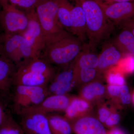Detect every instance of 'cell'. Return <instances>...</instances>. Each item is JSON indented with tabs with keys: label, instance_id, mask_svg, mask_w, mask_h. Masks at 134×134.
<instances>
[{
	"label": "cell",
	"instance_id": "20",
	"mask_svg": "<svg viewBox=\"0 0 134 134\" xmlns=\"http://www.w3.org/2000/svg\"><path fill=\"white\" fill-rule=\"evenodd\" d=\"M50 129L53 134H72V124L65 117L56 114L47 115Z\"/></svg>",
	"mask_w": 134,
	"mask_h": 134
},
{
	"label": "cell",
	"instance_id": "18",
	"mask_svg": "<svg viewBox=\"0 0 134 134\" xmlns=\"http://www.w3.org/2000/svg\"><path fill=\"white\" fill-rule=\"evenodd\" d=\"M98 64V55L87 48L85 44L74 60V70L84 68H96Z\"/></svg>",
	"mask_w": 134,
	"mask_h": 134
},
{
	"label": "cell",
	"instance_id": "13",
	"mask_svg": "<svg viewBox=\"0 0 134 134\" xmlns=\"http://www.w3.org/2000/svg\"><path fill=\"white\" fill-rule=\"evenodd\" d=\"M75 134H107L104 125L96 116L90 114L71 122Z\"/></svg>",
	"mask_w": 134,
	"mask_h": 134
},
{
	"label": "cell",
	"instance_id": "30",
	"mask_svg": "<svg viewBox=\"0 0 134 134\" xmlns=\"http://www.w3.org/2000/svg\"><path fill=\"white\" fill-rule=\"evenodd\" d=\"M131 97L129 92V89L126 85L121 86L120 95L119 103L123 105H128L131 101Z\"/></svg>",
	"mask_w": 134,
	"mask_h": 134
},
{
	"label": "cell",
	"instance_id": "26",
	"mask_svg": "<svg viewBox=\"0 0 134 134\" xmlns=\"http://www.w3.org/2000/svg\"><path fill=\"white\" fill-rule=\"evenodd\" d=\"M97 105L96 117L104 125L113 110L116 108V107L111 104L109 106L108 104L104 103V101Z\"/></svg>",
	"mask_w": 134,
	"mask_h": 134
},
{
	"label": "cell",
	"instance_id": "5",
	"mask_svg": "<svg viewBox=\"0 0 134 134\" xmlns=\"http://www.w3.org/2000/svg\"><path fill=\"white\" fill-rule=\"evenodd\" d=\"M56 1L58 6V18L63 27L84 43L87 37V29L82 8L76 3L75 5L73 6L68 0Z\"/></svg>",
	"mask_w": 134,
	"mask_h": 134
},
{
	"label": "cell",
	"instance_id": "17",
	"mask_svg": "<svg viewBox=\"0 0 134 134\" xmlns=\"http://www.w3.org/2000/svg\"><path fill=\"white\" fill-rule=\"evenodd\" d=\"M16 70L15 64L0 53V90L6 91L9 89Z\"/></svg>",
	"mask_w": 134,
	"mask_h": 134
},
{
	"label": "cell",
	"instance_id": "36",
	"mask_svg": "<svg viewBox=\"0 0 134 134\" xmlns=\"http://www.w3.org/2000/svg\"><path fill=\"white\" fill-rule=\"evenodd\" d=\"M132 100H133V103L134 104V91L133 92V96H132Z\"/></svg>",
	"mask_w": 134,
	"mask_h": 134
},
{
	"label": "cell",
	"instance_id": "2",
	"mask_svg": "<svg viewBox=\"0 0 134 134\" xmlns=\"http://www.w3.org/2000/svg\"><path fill=\"white\" fill-rule=\"evenodd\" d=\"M56 72L52 65L41 58L25 60L16 67L12 82L16 86H47Z\"/></svg>",
	"mask_w": 134,
	"mask_h": 134
},
{
	"label": "cell",
	"instance_id": "37",
	"mask_svg": "<svg viewBox=\"0 0 134 134\" xmlns=\"http://www.w3.org/2000/svg\"><path fill=\"white\" fill-rule=\"evenodd\" d=\"M3 0H0V3L1 5H2L3 2Z\"/></svg>",
	"mask_w": 134,
	"mask_h": 134
},
{
	"label": "cell",
	"instance_id": "28",
	"mask_svg": "<svg viewBox=\"0 0 134 134\" xmlns=\"http://www.w3.org/2000/svg\"><path fill=\"white\" fill-rule=\"evenodd\" d=\"M40 0H9L11 5L25 10V12L35 9Z\"/></svg>",
	"mask_w": 134,
	"mask_h": 134
},
{
	"label": "cell",
	"instance_id": "3",
	"mask_svg": "<svg viewBox=\"0 0 134 134\" xmlns=\"http://www.w3.org/2000/svg\"><path fill=\"white\" fill-rule=\"evenodd\" d=\"M84 43L72 34L47 43L41 58L53 65L62 67L73 62L82 49Z\"/></svg>",
	"mask_w": 134,
	"mask_h": 134
},
{
	"label": "cell",
	"instance_id": "27",
	"mask_svg": "<svg viewBox=\"0 0 134 134\" xmlns=\"http://www.w3.org/2000/svg\"><path fill=\"white\" fill-rule=\"evenodd\" d=\"M134 55L129 54L121 58L115 65L123 74H132L134 72Z\"/></svg>",
	"mask_w": 134,
	"mask_h": 134
},
{
	"label": "cell",
	"instance_id": "29",
	"mask_svg": "<svg viewBox=\"0 0 134 134\" xmlns=\"http://www.w3.org/2000/svg\"><path fill=\"white\" fill-rule=\"evenodd\" d=\"M120 117L119 113L116 111V108L113 110L105 122L104 123V126L110 129L116 127V126L119 123Z\"/></svg>",
	"mask_w": 134,
	"mask_h": 134
},
{
	"label": "cell",
	"instance_id": "35",
	"mask_svg": "<svg viewBox=\"0 0 134 134\" xmlns=\"http://www.w3.org/2000/svg\"><path fill=\"white\" fill-rule=\"evenodd\" d=\"M9 2V0H3V2L2 4V6L3 5H6V4L8 3V2Z\"/></svg>",
	"mask_w": 134,
	"mask_h": 134
},
{
	"label": "cell",
	"instance_id": "4",
	"mask_svg": "<svg viewBox=\"0 0 134 134\" xmlns=\"http://www.w3.org/2000/svg\"><path fill=\"white\" fill-rule=\"evenodd\" d=\"M34 9L46 44L58 41L71 35L63 27L59 21L56 0H40Z\"/></svg>",
	"mask_w": 134,
	"mask_h": 134
},
{
	"label": "cell",
	"instance_id": "21",
	"mask_svg": "<svg viewBox=\"0 0 134 134\" xmlns=\"http://www.w3.org/2000/svg\"><path fill=\"white\" fill-rule=\"evenodd\" d=\"M112 42L121 53L134 55V36L129 31L122 29Z\"/></svg>",
	"mask_w": 134,
	"mask_h": 134
},
{
	"label": "cell",
	"instance_id": "6",
	"mask_svg": "<svg viewBox=\"0 0 134 134\" xmlns=\"http://www.w3.org/2000/svg\"><path fill=\"white\" fill-rule=\"evenodd\" d=\"M0 53L13 63L16 67L25 60L39 58L21 34L4 33L2 35Z\"/></svg>",
	"mask_w": 134,
	"mask_h": 134
},
{
	"label": "cell",
	"instance_id": "32",
	"mask_svg": "<svg viewBox=\"0 0 134 134\" xmlns=\"http://www.w3.org/2000/svg\"><path fill=\"white\" fill-rule=\"evenodd\" d=\"M101 4L104 5H110L116 3L133 1L134 0H97Z\"/></svg>",
	"mask_w": 134,
	"mask_h": 134
},
{
	"label": "cell",
	"instance_id": "14",
	"mask_svg": "<svg viewBox=\"0 0 134 134\" xmlns=\"http://www.w3.org/2000/svg\"><path fill=\"white\" fill-rule=\"evenodd\" d=\"M122 54L112 42L104 44L101 53L98 55L97 69L99 74L104 76L107 70L117 65L122 58Z\"/></svg>",
	"mask_w": 134,
	"mask_h": 134
},
{
	"label": "cell",
	"instance_id": "31",
	"mask_svg": "<svg viewBox=\"0 0 134 134\" xmlns=\"http://www.w3.org/2000/svg\"><path fill=\"white\" fill-rule=\"evenodd\" d=\"M118 25L122 29L129 31L134 36V17L121 23Z\"/></svg>",
	"mask_w": 134,
	"mask_h": 134
},
{
	"label": "cell",
	"instance_id": "11",
	"mask_svg": "<svg viewBox=\"0 0 134 134\" xmlns=\"http://www.w3.org/2000/svg\"><path fill=\"white\" fill-rule=\"evenodd\" d=\"M20 125L25 134H53L47 115L33 113L21 115Z\"/></svg>",
	"mask_w": 134,
	"mask_h": 134
},
{
	"label": "cell",
	"instance_id": "23",
	"mask_svg": "<svg viewBox=\"0 0 134 134\" xmlns=\"http://www.w3.org/2000/svg\"><path fill=\"white\" fill-rule=\"evenodd\" d=\"M47 91V86L18 85L16 86V90L15 92V103L34 93L44 92Z\"/></svg>",
	"mask_w": 134,
	"mask_h": 134
},
{
	"label": "cell",
	"instance_id": "34",
	"mask_svg": "<svg viewBox=\"0 0 134 134\" xmlns=\"http://www.w3.org/2000/svg\"><path fill=\"white\" fill-rule=\"evenodd\" d=\"M107 134H126L124 131L119 128L115 127L110 129L109 131L107 132Z\"/></svg>",
	"mask_w": 134,
	"mask_h": 134
},
{
	"label": "cell",
	"instance_id": "10",
	"mask_svg": "<svg viewBox=\"0 0 134 134\" xmlns=\"http://www.w3.org/2000/svg\"><path fill=\"white\" fill-rule=\"evenodd\" d=\"M73 96L67 95L49 96L38 104L21 110L18 113L20 115L33 113L47 115L54 112H65Z\"/></svg>",
	"mask_w": 134,
	"mask_h": 134
},
{
	"label": "cell",
	"instance_id": "9",
	"mask_svg": "<svg viewBox=\"0 0 134 134\" xmlns=\"http://www.w3.org/2000/svg\"><path fill=\"white\" fill-rule=\"evenodd\" d=\"M74 61L69 65L62 67L56 72L47 85L49 96L65 95L76 87L74 79Z\"/></svg>",
	"mask_w": 134,
	"mask_h": 134
},
{
	"label": "cell",
	"instance_id": "15",
	"mask_svg": "<svg viewBox=\"0 0 134 134\" xmlns=\"http://www.w3.org/2000/svg\"><path fill=\"white\" fill-rule=\"evenodd\" d=\"M93 105L79 96H73L65 111V117L70 122L83 116L92 114Z\"/></svg>",
	"mask_w": 134,
	"mask_h": 134
},
{
	"label": "cell",
	"instance_id": "12",
	"mask_svg": "<svg viewBox=\"0 0 134 134\" xmlns=\"http://www.w3.org/2000/svg\"><path fill=\"white\" fill-rule=\"evenodd\" d=\"M101 5L106 16L116 25L134 17V1Z\"/></svg>",
	"mask_w": 134,
	"mask_h": 134
},
{
	"label": "cell",
	"instance_id": "38",
	"mask_svg": "<svg viewBox=\"0 0 134 134\" xmlns=\"http://www.w3.org/2000/svg\"><path fill=\"white\" fill-rule=\"evenodd\" d=\"M2 35H0V45H1V38Z\"/></svg>",
	"mask_w": 134,
	"mask_h": 134
},
{
	"label": "cell",
	"instance_id": "7",
	"mask_svg": "<svg viewBox=\"0 0 134 134\" xmlns=\"http://www.w3.org/2000/svg\"><path fill=\"white\" fill-rule=\"evenodd\" d=\"M0 24L6 34H21L26 30L29 19L25 12L8 3L2 6Z\"/></svg>",
	"mask_w": 134,
	"mask_h": 134
},
{
	"label": "cell",
	"instance_id": "25",
	"mask_svg": "<svg viewBox=\"0 0 134 134\" xmlns=\"http://www.w3.org/2000/svg\"><path fill=\"white\" fill-rule=\"evenodd\" d=\"M21 125L12 119L7 117L5 122L0 127V134H24Z\"/></svg>",
	"mask_w": 134,
	"mask_h": 134
},
{
	"label": "cell",
	"instance_id": "22",
	"mask_svg": "<svg viewBox=\"0 0 134 134\" xmlns=\"http://www.w3.org/2000/svg\"><path fill=\"white\" fill-rule=\"evenodd\" d=\"M49 96L48 91L34 93L15 103L18 113L21 110L38 104Z\"/></svg>",
	"mask_w": 134,
	"mask_h": 134
},
{
	"label": "cell",
	"instance_id": "16",
	"mask_svg": "<svg viewBox=\"0 0 134 134\" xmlns=\"http://www.w3.org/2000/svg\"><path fill=\"white\" fill-rule=\"evenodd\" d=\"M101 81H95L81 86L79 97L93 105L103 102L107 96L106 88Z\"/></svg>",
	"mask_w": 134,
	"mask_h": 134
},
{
	"label": "cell",
	"instance_id": "8",
	"mask_svg": "<svg viewBox=\"0 0 134 134\" xmlns=\"http://www.w3.org/2000/svg\"><path fill=\"white\" fill-rule=\"evenodd\" d=\"M25 13L29 22L26 30L21 34L28 41L37 56L41 58L46 44L43 31L35 9Z\"/></svg>",
	"mask_w": 134,
	"mask_h": 134
},
{
	"label": "cell",
	"instance_id": "33",
	"mask_svg": "<svg viewBox=\"0 0 134 134\" xmlns=\"http://www.w3.org/2000/svg\"><path fill=\"white\" fill-rule=\"evenodd\" d=\"M7 118V117L5 116L2 106L0 104V127L3 125Z\"/></svg>",
	"mask_w": 134,
	"mask_h": 134
},
{
	"label": "cell",
	"instance_id": "24",
	"mask_svg": "<svg viewBox=\"0 0 134 134\" xmlns=\"http://www.w3.org/2000/svg\"><path fill=\"white\" fill-rule=\"evenodd\" d=\"M124 75L116 66H114L105 73L104 77L108 84L122 86L125 85Z\"/></svg>",
	"mask_w": 134,
	"mask_h": 134
},
{
	"label": "cell",
	"instance_id": "1",
	"mask_svg": "<svg viewBox=\"0 0 134 134\" xmlns=\"http://www.w3.org/2000/svg\"><path fill=\"white\" fill-rule=\"evenodd\" d=\"M81 7L86 19L87 48L92 51L102 41L108 38L114 30V25L106 16L97 0H75Z\"/></svg>",
	"mask_w": 134,
	"mask_h": 134
},
{
	"label": "cell",
	"instance_id": "19",
	"mask_svg": "<svg viewBox=\"0 0 134 134\" xmlns=\"http://www.w3.org/2000/svg\"><path fill=\"white\" fill-rule=\"evenodd\" d=\"M74 73L76 87H81L84 85L95 81H102L104 77L103 75L99 74L97 69L96 68L74 70Z\"/></svg>",
	"mask_w": 134,
	"mask_h": 134
}]
</instances>
